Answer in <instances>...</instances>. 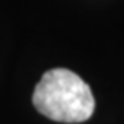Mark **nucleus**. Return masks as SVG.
<instances>
[{"label":"nucleus","mask_w":124,"mask_h":124,"mask_svg":"<svg viewBox=\"0 0 124 124\" xmlns=\"http://www.w3.org/2000/svg\"><path fill=\"white\" fill-rule=\"evenodd\" d=\"M35 108L57 122H85L95 112L90 86L69 69L46 71L33 91Z\"/></svg>","instance_id":"f257e3e1"}]
</instances>
